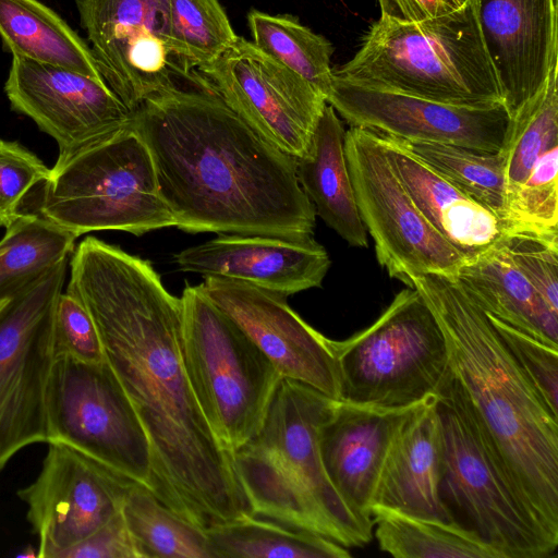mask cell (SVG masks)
I'll return each mask as SVG.
<instances>
[{
    "mask_svg": "<svg viewBox=\"0 0 558 558\" xmlns=\"http://www.w3.org/2000/svg\"><path fill=\"white\" fill-rule=\"evenodd\" d=\"M182 355L197 403L231 452L259 429L282 378L250 337L199 286H186Z\"/></svg>",
    "mask_w": 558,
    "mask_h": 558,
    "instance_id": "7",
    "label": "cell"
},
{
    "mask_svg": "<svg viewBox=\"0 0 558 558\" xmlns=\"http://www.w3.org/2000/svg\"><path fill=\"white\" fill-rule=\"evenodd\" d=\"M9 300H10V298L0 299V311L7 305Z\"/></svg>",
    "mask_w": 558,
    "mask_h": 558,
    "instance_id": "41",
    "label": "cell"
},
{
    "mask_svg": "<svg viewBox=\"0 0 558 558\" xmlns=\"http://www.w3.org/2000/svg\"><path fill=\"white\" fill-rule=\"evenodd\" d=\"M499 241L515 267L558 314V234L509 231Z\"/></svg>",
    "mask_w": 558,
    "mask_h": 558,
    "instance_id": "35",
    "label": "cell"
},
{
    "mask_svg": "<svg viewBox=\"0 0 558 558\" xmlns=\"http://www.w3.org/2000/svg\"><path fill=\"white\" fill-rule=\"evenodd\" d=\"M423 403L381 409L337 401L320 425L319 451L326 475L347 507L369 526L374 527L371 500L392 440Z\"/></svg>",
    "mask_w": 558,
    "mask_h": 558,
    "instance_id": "22",
    "label": "cell"
},
{
    "mask_svg": "<svg viewBox=\"0 0 558 558\" xmlns=\"http://www.w3.org/2000/svg\"><path fill=\"white\" fill-rule=\"evenodd\" d=\"M446 380L437 397L444 433L442 502L457 523L502 558L551 557L556 553L527 522Z\"/></svg>",
    "mask_w": 558,
    "mask_h": 558,
    "instance_id": "12",
    "label": "cell"
},
{
    "mask_svg": "<svg viewBox=\"0 0 558 558\" xmlns=\"http://www.w3.org/2000/svg\"><path fill=\"white\" fill-rule=\"evenodd\" d=\"M340 401L381 409L437 398L449 375L446 339L433 312L411 287L401 290L365 329L336 341Z\"/></svg>",
    "mask_w": 558,
    "mask_h": 558,
    "instance_id": "8",
    "label": "cell"
},
{
    "mask_svg": "<svg viewBox=\"0 0 558 558\" xmlns=\"http://www.w3.org/2000/svg\"><path fill=\"white\" fill-rule=\"evenodd\" d=\"M407 286L421 294L444 333L449 390L527 522L556 553L558 416L456 278L427 274Z\"/></svg>",
    "mask_w": 558,
    "mask_h": 558,
    "instance_id": "3",
    "label": "cell"
},
{
    "mask_svg": "<svg viewBox=\"0 0 558 558\" xmlns=\"http://www.w3.org/2000/svg\"><path fill=\"white\" fill-rule=\"evenodd\" d=\"M391 166L428 223L465 258L505 233L500 219L385 135L376 133Z\"/></svg>",
    "mask_w": 558,
    "mask_h": 558,
    "instance_id": "24",
    "label": "cell"
},
{
    "mask_svg": "<svg viewBox=\"0 0 558 558\" xmlns=\"http://www.w3.org/2000/svg\"><path fill=\"white\" fill-rule=\"evenodd\" d=\"M337 400L281 378L257 433L232 451L241 488L255 517L325 536L347 548L373 537L330 484L319 428Z\"/></svg>",
    "mask_w": 558,
    "mask_h": 558,
    "instance_id": "4",
    "label": "cell"
},
{
    "mask_svg": "<svg viewBox=\"0 0 558 558\" xmlns=\"http://www.w3.org/2000/svg\"><path fill=\"white\" fill-rule=\"evenodd\" d=\"M49 173L50 168L20 143L0 140V227H9L23 214L24 198Z\"/></svg>",
    "mask_w": 558,
    "mask_h": 558,
    "instance_id": "36",
    "label": "cell"
},
{
    "mask_svg": "<svg viewBox=\"0 0 558 558\" xmlns=\"http://www.w3.org/2000/svg\"><path fill=\"white\" fill-rule=\"evenodd\" d=\"M344 151L357 210L379 265L405 284L427 274L456 278L465 257L417 209L380 137L351 126L344 134Z\"/></svg>",
    "mask_w": 558,
    "mask_h": 558,
    "instance_id": "11",
    "label": "cell"
},
{
    "mask_svg": "<svg viewBox=\"0 0 558 558\" xmlns=\"http://www.w3.org/2000/svg\"><path fill=\"white\" fill-rule=\"evenodd\" d=\"M98 70L132 112L150 95L178 84L163 39V0H75Z\"/></svg>",
    "mask_w": 558,
    "mask_h": 558,
    "instance_id": "16",
    "label": "cell"
},
{
    "mask_svg": "<svg viewBox=\"0 0 558 558\" xmlns=\"http://www.w3.org/2000/svg\"><path fill=\"white\" fill-rule=\"evenodd\" d=\"M213 558H348L347 547L312 532L245 515L206 529Z\"/></svg>",
    "mask_w": 558,
    "mask_h": 558,
    "instance_id": "28",
    "label": "cell"
},
{
    "mask_svg": "<svg viewBox=\"0 0 558 558\" xmlns=\"http://www.w3.org/2000/svg\"><path fill=\"white\" fill-rule=\"evenodd\" d=\"M332 73L354 84L461 106L502 102L472 0L418 22L380 14Z\"/></svg>",
    "mask_w": 558,
    "mask_h": 558,
    "instance_id": "5",
    "label": "cell"
},
{
    "mask_svg": "<svg viewBox=\"0 0 558 558\" xmlns=\"http://www.w3.org/2000/svg\"><path fill=\"white\" fill-rule=\"evenodd\" d=\"M121 512L143 558H213L206 529L177 514L145 487L129 488Z\"/></svg>",
    "mask_w": 558,
    "mask_h": 558,
    "instance_id": "32",
    "label": "cell"
},
{
    "mask_svg": "<svg viewBox=\"0 0 558 558\" xmlns=\"http://www.w3.org/2000/svg\"><path fill=\"white\" fill-rule=\"evenodd\" d=\"M0 37L12 56L105 82L89 46L38 0H0Z\"/></svg>",
    "mask_w": 558,
    "mask_h": 558,
    "instance_id": "27",
    "label": "cell"
},
{
    "mask_svg": "<svg viewBox=\"0 0 558 558\" xmlns=\"http://www.w3.org/2000/svg\"><path fill=\"white\" fill-rule=\"evenodd\" d=\"M456 279L485 313L558 348V314L515 267L500 241L465 258Z\"/></svg>",
    "mask_w": 558,
    "mask_h": 558,
    "instance_id": "26",
    "label": "cell"
},
{
    "mask_svg": "<svg viewBox=\"0 0 558 558\" xmlns=\"http://www.w3.org/2000/svg\"><path fill=\"white\" fill-rule=\"evenodd\" d=\"M486 315L548 408L558 416V348Z\"/></svg>",
    "mask_w": 558,
    "mask_h": 558,
    "instance_id": "37",
    "label": "cell"
},
{
    "mask_svg": "<svg viewBox=\"0 0 558 558\" xmlns=\"http://www.w3.org/2000/svg\"><path fill=\"white\" fill-rule=\"evenodd\" d=\"M344 134L337 112L326 104L307 150L296 158V177L316 215L350 245L367 247L348 169Z\"/></svg>",
    "mask_w": 558,
    "mask_h": 558,
    "instance_id": "25",
    "label": "cell"
},
{
    "mask_svg": "<svg viewBox=\"0 0 558 558\" xmlns=\"http://www.w3.org/2000/svg\"><path fill=\"white\" fill-rule=\"evenodd\" d=\"M387 137L490 210L502 222L505 174L500 153L476 150L451 144Z\"/></svg>",
    "mask_w": 558,
    "mask_h": 558,
    "instance_id": "34",
    "label": "cell"
},
{
    "mask_svg": "<svg viewBox=\"0 0 558 558\" xmlns=\"http://www.w3.org/2000/svg\"><path fill=\"white\" fill-rule=\"evenodd\" d=\"M52 339L56 355H68L86 363H100L105 354L93 318L84 304L62 291L52 311Z\"/></svg>",
    "mask_w": 558,
    "mask_h": 558,
    "instance_id": "38",
    "label": "cell"
},
{
    "mask_svg": "<svg viewBox=\"0 0 558 558\" xmlns=\"http://www.w3.org/2000/svg\"><path fill=\"white\" fill-rule=\"evenodd\" d=\"M173 263L184 272L239 280L289 296L320 287L330 258L313 235L219 234L174 254Z\"/></svg>",
    "mask_w": 558,
    "mask_h": 558,
    "instance_id": "21",
    "label": "cell"
},
{
    "mask_svg": "<svg viewBox=\"0 0 558 558\" xmlns=\"http://www.w3.org/2000/svg\"><path fill=\"white\" fill-rule=\"evenodd\" d=\"M47 442H63L123 478L153 489L149 442L107 361L56 355L47 385Z\"/></svg>",
    "mask_w": 558,
    "mask_h": 558,
    "instance_id": "9",
    "label": "cell"
},
{
    "mask_svg": "<svg viewBox=\"0 0 558 558\" xmlns=\"http://www.w3.org/2000/svg\"><path fill=\"white\" fill-rule=\"evenodd\" d=\"M373 522L379 548L396 558H502L456 521L384 514Z\"/></svg>",
    "mask_w": 558,
    "mask_h": 558,
    "instance_id": "31",
    "label": "cell"
},
{
    "mask_svg": "<svg viewBox=\"0 0 558 558\" xmlns=\"http://www.w3.org/2000/svg\"><path fill=\"white\" fill-rule=\"evenodd\" d=\"M501 100L512 118L558 63V0H472Z\"/></svg>",
    "mask_w": 558,
    "mask_h": 558,
    "instance_id": "20",
    "label": "cell"
},
{
    "mask_svg": "<svg viewBox=\"0 0 558 558\" xmlns=\"http://www.w3.org/2000/svg\"><path fill=\"white\" fill-rule=\"evenodd\" d=\"M144 99L131 125L147 144L159 193L189 233L301 238L314 205L296 158L265 140L197 73Z\"/></svg>",
    "mask_w": 558,
    "mask_h": 558,
    "instance_id": "2",
    "label": "cell"
},
{
    "mask_svg": "<svg viewBox=\"0 0 558 558\" xmlns=\"http://www.w3.org/2000/svg\"><path fill=\"white\" fill-rule=\"evenodd\" d=\"M41 217L76 238L93 231L134 235L175 226L149 148L128 125L58 155L44 182Z\"/></svg>",
    "mask_w": 558,
    "mask_h": 558,
    "instance_id": "6",
    "label": "cell"
},
{
    "mask_svg": "<svg viewBox=\"0 0 558 558\" xmlns=\"http://www.w3.org/2000/svg\"><path fill=\"white\" fill-rule=\"evenodd\" d=\"M4 92L12 110L51 136L59 154L128 125L132 117L105 82L16 56H12Z\"/></svg>",
    "mask_w": 558,
    "mask_h": 558,
    "instance_id": "18",
    "label": "cell"
},
{
    "mask_svg": "<svg viewBox=\"0 0 558 558\" xmlns=\"http://www.w3.org/2000/svg\"><path fill=\"white\" fill-rule=\"evenodd\" d=\"M0 252H1V247H0Z\"/></svg>",
    "mask_w": 558,
    "mask_h": 558,
    "instance_id": "42",
    "label": "cell"
},
{
    "mask_svg": "<svg viewBox=\"0 0 558 558\" xmlns=\"http://www.w3.org/2000/svg\"><path fill=\"white\" fill-rule=\"evenodd\" d=\"M40 472L17 496L38 537L39 558H61L114 514L135 484L72 447L50 441Z\"/></svg>",
    "mask_w": 558,
    "mask_h": 558,
    "instance_id": "14",
    "label": "cell"
},
{
    "mask_svg": "<svg viewBox=\"0 0 558 558\" xmlns=\"http://www.w3.org/2000/svg\"><path fill=\"white\" fill-rule=\"evenodd\" d=\"M196 72L265 140L295 158L305 154L327 102L302 76L240 36Z\"/></svg>",
    "mask_w": 558,
    "mask_h": 558,
    "instance_id": "13",
    "label": "cell"
},
{
    "mask_svg": "<svg viewBox=\"0 0 558 558\" xmlns=\"http://www.w3.org/2000/svg\"><path fill=\"white\" fill-rule=\"evenodd\" d=\"M77 238L39 214H22L0 240V299L70 258Z\"/></svg>",
    "mask_w": 558,
    "mask_h": 558,
    "instance_id": "30",
    "label": "cell"
},
{
    "mask_svg": "<svg viewBox=\"0 0 558 558\" xmlns=\"http://www.w3.org/2000/svg\"><path fill=\"white\" fill-rule=\"evenodd\" d=\"M253 44L307 81L325 99L330 92L331 43L290 14H269L255 9L247 14Z\"/></svg>",
    "mask_w": 558,
    "mask_h": 558,
    "instance_id": "33",
    "label": "cell"
},
{
    "mask_svg": "<svg viewBox=\"0 0 558 558\" xmlns=\"http://www.w3.org/2000/svg\"><path fill=\"white\" fill-rule=\"evenodd\" d=\"M383 15L402 22H418L447 14L464 0H377Z\"/></svg>",
    "mask_w": 558,
    "mask_h": 558,
    "instance_id": "40",
    "label": "cell"
},
{
    "mask_svg": "<svg viewBox=\"0 0 558 558\" xmlns=\"http://www.w3.org/2000/svg\"><path fill=\"white\" fill-rule=\"evenodd\" d=\"M236 38L218 0H163V39L183 80L216 61Z\"/></svg>",
    "mask_w": 558,
    "mask_h": 558,
    "instance_id": "29",
    "label": "cell"
},
{
    "mask_svg": "<svg viewBox=\"0 0 558 558\" xmlns=\"http://www.w3.org/2000/svg\"><path fill=\"white\" fill-rule=\"evenodd\" d=\"M204 293L288 378L340 401L335 340L305 323L287 295L247 282L205 277Z\"/></svg>",
    "mask_w": 558,
    "mask_h": 558,
    "instance_id": "17",
    "label": "cell"
},
{
    "mask_svg": "<svg viewBox=\"0 0 558 558\" xmlns=\"http://www.w3.org/2000/svg\"><path fill=\"white\" fill-rule=\"evenodd\" d=\"M558 63L511 118L499 151L505 174L506 231L558 233Z\"/></svg>",
    "mask_w": 558,
    "mask_h": 558,
    "instance_id": "19",
    "label": "cell"
},
{
    "mask_svg": "<svg viewBox=\"0 0 558 558\" xmlns=\"http://www.w3.org/2000/svg\"><path fill=\"white\" fill-rule=\"evenodd\" d=\"M69 260L16 292L0 311V471L24 447L47 442L52 311Z\"/></svg>",
    "mask_w": 558,
    "mask_h": 558,
    "instance_id": "10",
    "label": "cell"
},
{
    "mask_svg": "<svg viewBox=\"0 0 558 558\" xmlns=\"http://www.w3.org/2000/svg\"><path fill=\"white\" fill-rule=\"evenodd\" d=\"M326 102L351 126L410 141L499 153L511 117L502 102L461 106L361 86L332 73Z\"/></svg>",
    "mask_w": 558,
    "mask_h": 558,
    "instance_id": "15",
    "label": "cell"
},
{
    "mask_svg": "<svg viewBox=\"0 0 558 558\" xmlns=\"http://www.w3.org/2000/svg\"><path fill=\"white\" fill-rule=\"evenodd\" d=\"M444 433L437 398L402 424L387 453L371 505L372 518L399 514L454 521L440 497Z\"/></svg>",
    "mask_w": 558,
    "mask_h": 558,
    "instance_id": "23",
    "label": "cell"
},
{
    "mask_svg": "<svg viewBox=\"0 0 558 558\" xmlns=\"http://www.w3.org/2000/svg\"><path fill=\"white\" fill-rule=\"evenodd\" d=\"M65 291L90 314L105 360L147 436L151 493L207 529L251 510L232 452L215 436L191 387L182 355V303L149 260L87 236L70 257Z\"/></svg>",
    "mask_w": 558,
    "mask_h": 558,
    "instance_id": "1",
    "label": "cell"
},
{
    "mask_svg": "<svg viewBox=\"0 0 558 558\" xmlns=\"http://www.w3.org/2000/svg\"><path fill=\"white\" fill-rule=\"evenodd\" d=\"M61 558H143L121 510Z\"/></svg>",
    "mask_w": 558,
    "mask_h": 558,
    "instance_id": "39",
    "label": "cell"
}]
</instances>
